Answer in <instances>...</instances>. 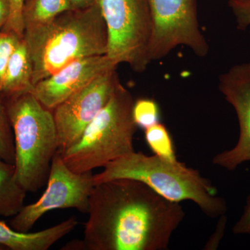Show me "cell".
<instances>
[{
    "instance_id": "6da1fadb",
    "label": "cell",
    "mask_w": 250,
    "mask_h": 250,
    "mask_svg": "<svg viewBox=\"0 0 250 250\" xmlns=\"http://www.w3.org/2000/svg\"><path fill=\"white\" fill-rule=\"evenodd\" d=\"M82 249L166 250L185 213L140 181L116 179L94 186Z\"/></svg>"
},
{
    "instance_id": "7a4b0ae2",
    "label": "cell",
    "mask_w": 250,
    "mask_h": 250,
    "mask_svg": "<svg viewBox=\"0 0 250 250\" xmlns=\"http://www.w3.org/2000/svg\"><path fill=\"white\" fill-rule=\"evenodd\" d=\"M33 83L79 59L105 55L108 34L98 0L84 9L64 11L52 21L24 29Z\"/></svg>"
},
{
    "instance_id": "3957f363",
    "label": "cell",
    "mask_w": 250,
    "mask_h": 250,
    "mask_svg": "<svg viewBox=\"0 0 250 250\" xmlns=\"http://www.w3.org/2000/svg\"><path fill=\"white\" fill-rule=\"evenodd\" d=\"M103 168L93 174L94 186L113 179H135L171 202H193L210 218H219L228 210L226 201L218 195L210 181L180 161L172 162L134 151Z\"/></svg>"
},
{
    "instance_id": "277c9868",
    "label": "cell",
    "mask_w": 250,
    "mask_h": 250,
    "mask_svg": "<svg viewBox=\"0 0 250 250\" xmlns=\"http://www.w3.org/2000/svg\"><path fill=\"white\" fill-rule=\"evenodd\" d=\"M4 99L14 131L16 180L26 191L37 192L47 184L58 152L53 113L32 93Z\"/></svg>"
},
{
    "instance_id": "5b68a950",
    "label": "cell",
    "mask_w": 250,
    "mask_h": 250,
    "mask_svg": "<svg viewBox=\"0 0 250 250\" xmlns=\"http://www.w3.org/2000/svg\"><path fill=\"white\" fill-rule=\"evenodd\" d=\"M134 102L129 90L120 83L80 139L61 153L65 165L73 172L84 173L134 152L138 128L132 114Z\"/></svg>"
},
{
    "instance_id": "8992f818",
    "label": "cell",
    "mask_w": 250,
    "mask_h": 250,
    "mask_svg": "<svg viewBox=\"0 0 250 250\" xmlns=\"http://www.w3.org/2000/svg\"><path fill=\"white\" fill-rule=\"evenodd\" d=\"M108 34L106 55L143 73L149 56L154 23L148 0H98Z\"/></svg>"
},
{
    "instance_id": "52a82bcc",
    "label": "cell",
    "mask_w": 250,
    "mask_h": 250,
    "mask_svg": "<svg viewBox=\"0 0 250 250\" xmlns=\"http://www.w3.org/2000/svg\"><path fill=\"white\" fill-rule=\"evenodd\" d=\"M93 177L92 172L77 173L70 170L57 152L52 160L45 192L38 201L24 206L13 217L10 226L16 231L29 232L38 220L51 210L75 208L81 213H88L94 187Z\"/></svg>"
},
{
    "instance_id": "ba28073f",
    "label": "cell",
    "mask_w": 250,
    "mask_h": 250,
    "mask_svg": "<svg viewBox=\"0 0 250 250\" xmlns=\"http://www.w3.org/2000/svg\"><path fill=\"white\" fill-rule=\"evenodd\" d=\"M154 23L151 61L164 58L178 46L205 57L208 45L197 19V0H148Z\"/></svg>"
},
{
    "instance_id": "9c48e42d",
    "label": "cell",
    "mask_w": 250,
    "mask_h": 250,
    "mask_svg": "<svg viewBox=\"0 0 250 250\" xmlns=\"http://www.w3.org/2000/svg\"><path fill=\"white\" fill-rule=\"evenodd\" d=\"M117 68L104 72L52 110L58 134V152H64L76 143L107 104L121 83Z\"/></svg>"
},
{
    "instance_id": "30bf717a",
    "label": "cell",
    "mask_w": 250,
    "mask_h": 250,
    "mask_svg": "<svg viewBox=\"0 0 250 250\" xmlns=\"http://www.w3.org/2000/svg\"><path fill=\"white\" fill-rule=\"evenodd\" d=\"M219 90L236 111L239 138L234 147L216 154L212 163L233 171L250 161V62L234 65L220 75Z\"/></svg>"
},
{
    "instance_id": "8fae6325",
    "label": "cell",
    "mask_w": 250,
    "mask_h": 250,
    "mask_svg": "<svg viewBox=\"0 0 250 250\" xmlns=\"http://www.w3.org/2000/svg\"><path fill=\"white\" fill-rule=\"evenodd\" d=\"M118 66L106 54L79 59L38 82L32 93L45 108L52 111L104 72Z\"/></svg>"
},
{
    "instance_id": "7c38bea8",
    "label": "cell",
    "mask_w": 250,
    "mask_h": 250,
    "mask_svg": "<svg viewBox=\"0 0 250 250\" xmlns=\"http://www.w3.org/2000/svg\"><path fill=\"white\" fill-rule=\"evenodd\" d=\"M78 225L77 218L71 217L42 231L21 232L0 221V245L6 250H47L71 233Z\"/></svg>"
},
{
    "instance_id": "4fadbf2b",
    "label": "cell",
    "mask_w": 250,
    "mask_h": 250,
    "mask_svg": "<svg viewBox=\"0 0 250 250\" xmlns=\"http://www.w3.org/2000/svg\"><path fill=\"white\" fill-rule=\"evenodd\" d=\"M34 88L30 54L22 39L10 58L1 85V95L3 98H8L19 94L32 93Z\"/></svg>"
},
{
    "instance_id": "5bb4252c",
    "label": "cell",
    "mask_w": 250,
    "mask_h": 250,
    "mask_svg": "<svg viewBox=\"0 0 250 250\" xmlns=\"http://www.w3.org/2000/svg\"><path fill=\"white\" fill-rule=\"evenodd\" d=\"M27 192L16 180L14 164L0 159V216L17 215L24 207Z\"/></svg>"
},
{
    "instance_id": "9a60e30c",
    "label": "cell",
    "mask_w": 250,
    "mask_h": 250,
    "mask_svg": "<svg viewBox=\"0 0 250 250\" xmlns=\"http://www.w3.org/2000/svg\"><path fill=\"white\" fill-rule=\"evenodd\" d=\"M70 9H73L69 0H25L22 12L24 31L48 22Z\"/></svg>"
},
{
    "instance_id": "2e32d148",
    "label": "cell",
    "mask_w": 250,
    "mask_h": 250,
    "mask_svg": "<svg viewBox=\"0 0 250 250\" xmlns=\"http://www.w3.org/2000/svg\"><path fill=\"white\" fill-rule=\"evenodd\" d=\"M145 139L154 155L172 162L178 161L172 136L162 123H157L145 129Z\"/></svg>"
},
{
    "instance_id": "e0dca14e",
    "label": "cell",
    "mask_w": 250,
    "mask_h": 250,
    "mask_svg": "<svg viewBox=\"0 0 250 250\" xmlns=\"http://www.w3.org/2000/svg\"><path fill=\"white\" fill-rule=\"evenodd\" d=\"M0 159L15 164L16 152L14 131L10 122L4 99L0 94Z\"/></svg>"
},
{
    "instance_id": "ac0fdd59",
    "label": "cell",
    "mask_w": 250,
    "mask_h": 250,
    "mask_svg": "<svg viewBox=\"0 0 250 250\" xmlns=\"http://www.w3.org/2000/svg\"><path fill=\"white\" fill-rule=\"evenodd\" d=\"M132 114L138 127L144 130L160 123L159 105L152 99L141 98L135 101Z\"/></svg>"
},
{
    "instance_id": "d6986e66",
    "label": "cell",
    "mask_w": 250,
    "mask_h": 250,
    "mask_svg": "<svg viewBox=\"0 0 250 250\" xmlns=\"http://www.w3.org/2000/svg\"><path fill=\"white\" fill-rule=\"evenodd\" d=\"M22 39L10 31H1L0 32V94L10 58Z\"/></svg>"
},
{
    "instance_id": "ffe728a7",
    "label": "cell",
    "mask_w": 250,
    "mask_h": 250,
    "mask_svg": "<svg viewBox=\"0 0 250 250\" xmlns=\"http://www.w3.org/2000/svg\"><path fill=\"white\" fill-rule=\"evenodd\" d=\"M11 14L9 21L2 31L14 33L21 39L24 37V24L22 21V8L25 0H10Z\"/></svg>"
},
{
    "instance_id": "44dd1931",
    "label": "cell",
    "mask_w": 250,
    "mask_h": 250,
    "mask_svg": "<svg viewBox=\"0 0 250 250\" xmlns=\"http://www.w3.org/2000/svg\"><path fill=\"white\" fill-rule=\"evenodd\" d=\"M228 4L236 18L237 29L246 30L250 26V0H229Z\"/></svg>"
},
{
    "instance_id": "7402d4cb",
    "label": "cell",
    "mask_w": 250,
    "mask_h": 250,
    "mask_svg": "<svg viewBox=\"0 0 250 250\" xmlns=\"http://www.w3.org/2000/svg\"><path fill=\"white\" fill-rule=\"evenodd\" d=\"M232 231L236 235H250V193L241 217L233 227Z\"/></svg>"
},
{
    "instance_id": "603a6c76",
    "label": "cell",
    "mask_w": 250,
    "mask_h": 250,
    "mask_svg": "<svg viewBox=\"0 0 250 250\" xmlns=\"http://www.w3.org/2000/svg\"><path fill=\"white\" fill-rule=\"evenodd\" d=\"M227 222H228V218H227L225 214L222 215L221 216L219 217V220L215 231L210 236L207 243H206L204 249L213 250H216L218 248L220 241L223 239L224 234H225Z\"/></svg>"
},
{
    "instance_id": "cb8c5ba5",
    "label": "cell",
    "mask_w": 250,
    "mask_h": 250,
    "mask_svg": "<svg viewBox=\"0 0 250 250\" xmlns=\"http://www.w3.org/2000/svg\"><path fill=\"white\" fill-rule=\"evenodd\" d=\"M11 14L10 0H0V32L9 21Z\"/></svg>"
},
{
    "instance_id": "d4e9b609",
    "label": "cell",
    "mask_w": 250,
    "mask_h": 250,
    "mask_svg": "<svg viewBox=\"0 0 250 250\" xmlns=\"http://www.w3.org/2000/svg\"><path fill=\"white\" fill-rule=\"evenodd\" d=\"M98 0H69L73 9H84L93 6Z\"/></svg>"
},
{
    "instance_id": "484cf974",
    "label": "cell",
    "mask_w": 250,
    "mask_h": 250,
    "mask_svg": "<svg viewBox=\"0 0 250 250\" xmlns=\"http://www.w3.org/2000/svg\"><path fill=\"white\" fill-rule=\"evenodd\" d=\"M6 250V248L4 246L0 245V250Z\"/></svg>"
}]
</instances>
